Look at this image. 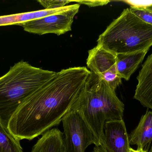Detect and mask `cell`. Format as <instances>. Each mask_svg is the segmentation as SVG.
Segmentation results:
<instances>
[{
	"label": "cell",
	"mask_w": 152,
	"mask_h": 152,
	"mask_svg": "<svg viewBox=\"0 0 152 152\" xmlns=\"http://www.w3.org/2000/svg\"><path fill=\"white\" fill-rule=\"evenodd\" d=\"M91 74L86 67L56 72L18 108L9 122L10 133L19 141H31L59 125L77 100Z\"/></svg>",
	"instance_id": "1"
},
{
	"label": "cell",
	"mask_w": 152,
	"mask_h": 152,
	"mask_svg": "<svg viewBox=\"0 0 152 152\" xmlns=\"http://www.w3.org/2000/svg\"><path fill=\"white\" fill-rule=\"evenodd\" d=\"M124 109L115 90L91 72L71 109L80 114L102 146L105 122L123 120Z\"/></svg>",
	"instance_id": "2"
},
{
	"label": "cell",
	"mask_w": 152,
	"mask_h": 152,
	"mask_svg": "<svg viewBox=\"0 0 152 152\" xmlns=\"http://www.w3.org/2000/svg\"><path fill=\"white\" fill-rule=\"evenodd\" d=\"M56 73L23 60L10 67L0 77V123L8 129L11 118L19 106Z\"/></svg>",
	"instance_id": "3"
},
{
	"label": "cell",
	"mask_w": 152,
	"mask_h": 152,
	"mask_svg": "<svg viewBox=\"0 0 152 152\" xmlns=\"http://www.w3.org/2000/svg\"><path fill=\"white\" fill-rule=\"evenodd\" d=\"M97 43L115 55L149 51L152 46V25L126 8L100 35Z\"/></svg>",
	"instance_id": "4"
},
{
	"label": "cell",
	"mask_w": 152,
	"mask_h": 152,
	"mask_svg": "<svg viewBox=\"0 0 152 152\" xmlns=\"http://www.w3.org/2000/svg\"><path fill=\"white\" fill-rule=\"evenodd\" d=\"M61 121L65 152H85L91 145H100L93 131L77 111L71 109Z\"/></svg>",
	"instance_id": "5"
},
{
	"label": "cell",
	"mask_w": 152,
	"mask_h": 152,
	"mask_svg": "<svg viewBox=\"0 0 152 152\" xmlns=\"http://www.w3.org/2000/svg\"><path fill=\"white\" fill-rule=\"evenodd\" d=\"M80 4H71L66 10L54 13L42 18L24 22L18 25L23 27L25 31L37 34H54L60 35L72 29L75 16L79 10Z\"/></svg>",
	"instance_id": "6"
},
{
	"label": "cell",
	"mask_w": 152,
	"mask_h": 152,
	"mask_svg": "<svg viewBox=\"0 0 152 152\" xmlns=\"http://www.w3.org/2000/svg\"><path fill=\"white\" fill-rule=\"evenodd\" d=\"M116 62V55L99 46L88 51L87 68L115 90L121 84L122 79L117 73Z\"/></svg>",
	"instance_id": "7"
},
{
	"label": "cell",
	"mask_w": 152,
	"mask_h": 152,
	"mask_svg": "<svg viewBox=\"0 0 152 152\" xmlns=\"http://www.w3.org/2000/svg\"><path fill=\"white\" fill-rule=\"evenodd\" d=\"M102 146L107 152H129V136L123 120L105 122Z\"/></svg>",
	"instance_id": "8"
},
{
	"label": "cell",
	"mask_w": 152,
	"mask_h": 152,
	"mask_svg": "<svg viewBox=\"0 0 152 152\" xmlns=\"http://www.w3.org/2000/svg\"><path fill=\"white\" fill-rule=\"evenodd\" d=\"M137 79L138 84L134 98L152 110V53L143 64Z\"/></svg>",
	"instance_id": "9"
},
{
	"label": "cell",
	"mask_w": 152,
	"mask_h": 152,
	"mask_svg": "<svg viewBox=\"0 0 152 152\" xmlns=\"http://www.w3.org/2000/svg\"><path fill=\"white\" fill-rule=\"evenodd\" d=\"M129 144L148 151L152 141V111L147 110L141 117L137 127L129 136Z\"/></svg>",
	"instance_id": "10"
},
{
	"label": "cell",
	"mask_w": 152,
	"mask_h": 152,
	"mask_svg": "<svg viewBox=\"0 0 152 152\" xmlns=\"http://www.w3.org/2000/svg\"><path fill=\"white\" fill-rule=\"evenodd\" d=\"M148 51H145L134 53L117 54L116 66L119 76L128 81L143 61Z\"/></svg>",
	"instance_id": "11"
},
{
	"label": "cell",
	"mask_w": 152,
	"mask_h": 152,
	"mask_svg": "<svg viewBox=\"0 0 152 152\" xmlns=\"http://www.w3.org/2000/svg\"><path fill=\"white\" fill-rule=\"evenodd\" d=\"M31 152H65L63 133L57 128L46 131L33 146Z\"/></svg>",
	"instance_id": "12"
},
{
	"label": "cell",
	"mask_w": 152,
	"mask_h": 152,
	"mask_svg": "<svg viewBox=\"0 0 152 152\" xmlns=\"http://www.w3.org/2000/svg\"><path fill=\"white\" fill-rule=\"evenodd\" d=\"M71 5L53 10H40L22 13L0 16V26H1L17 25L24 22L42 18L57 12L66 10L71 7Z\"/></svg>",
	"instance_id": "13"
},
{
	"label": "cell",
	"mask_w": 152,
	"mask_h": 152,
	"mask_svg": "<svg viewBox=\"0 0 152 152\" xmlns=\"http://www.w3.org/2000/svg\"><path fill=\"white\" fill-rule=\"evenodd\" d=\"M20 141L0 123V152H23Z\"/></svg>",
	"instance_id": "14"
},
{
	"label": "cell",
	"mask_w": 152,
	"mask_h": 152,
	"mask_svg": "<svg viewBox=\"0 0 152 152\" xmlns=\"http://www.w3.org/2000/svg\"><path fill=\"white\" fill-rule=\"evenodd\" d=\"M130 11L141 20L152 25V5L143 7L130 6Z\"/></svg>",
	"instance_id": "15"
},
{
	"label": "cell",
	"mask_w": 152,
	"mask_h": 152,
	"mask_svg": "<svg viewBox=\"0 0 152 152\" xmlns=\"http://www.w3.org/2000/svg\"><path fill=\"white\" fill-rule=\"evenodd\" d=\"M37 2L42 6H43L45 9L53 10L58 9L66 6V4L69 3L72 1L67 0H39Z\"/></svg>",
	"instance_id": "16"
},
{
	"label": "cell",
	"mask_w": 152,
	"mask_h": 152,
	"mask_svg": "<svg viewBox=\"0 0 152 152\" xmlns=\"http://www.w3.org/2000/svg\"><path fill=\"white\" fill-rule=\"evenodd\" d=\"M78 4H84L88 5L89 7H96V6H103L106 5L110 1H74Z\"/></svg>",
	"instance_id": "17"
},
{
	"label": "cell",
	"mask_w": 152,
	"mask_h": 152,
	"mask_svg": "<svg viewBox=\"0 0 152 152\" xmlns=\"http://www.w3.org/2000/svg\"><path fill=\"white\" fill-rule=\"evenodd\" d=\"M123 2L133 7H143L152 5V1H123Z\"/></svg>",
	"instance_id": "18"
},
{
	"label": "cell",
	"mask_w": 152,
	"mask_h": 152,
	"mask_svg": "<svg viewBox=\"0 0 152 152\" xmlns=\"http://www.w3.org/2000/svg\"><path fill=\"white\" fill-rule=\"evenodd\" d=\"M92 152H107L105 151V149L104 148L103 146L100 145V146H95L94 147Z\"/></svg>",
	"instance_id": "19"
},
{
	"label": "cell",
	"mask_w": 152,
	"mask_h": 152,
	"mask_svg": "<svg viewBox=\"0 0 152 152\" xmlns=\"http://www.w3.org/2000/svg\"><path fill=\"white\" fill-rule=\"evenodd\" d=\"M148 151H146V150H144L142 149H139L137 148V150H134L132 148H130L129 149V152H148Z\"/></svg>",
	"instance_id": "20"
},
{
	"label": "cell",
	"mask_w": 152,
	"mask_h": 152,
	"mask_svg": "<svg viewBox=\"0 0 152 152\" xmlns=\"http://www.w3.org/2000/svg\"><path fill=\"white\" fill-rule=\"evenodd\" d=\"M149 152H152V145L151 147V149H150Z\"/></svg>",
	"instance_id": "21"
}]
</instances>
